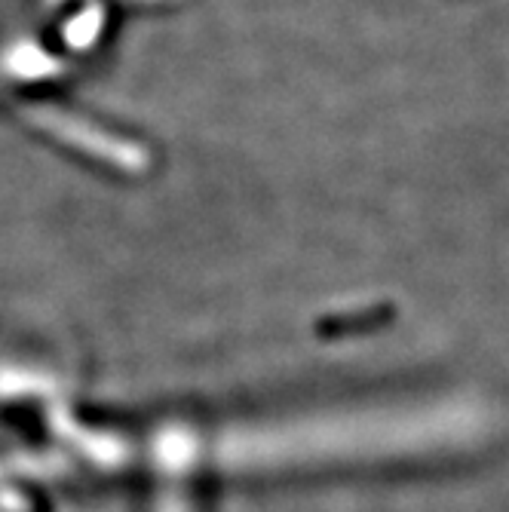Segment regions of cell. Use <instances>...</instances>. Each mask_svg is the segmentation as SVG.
I'll list each match as a JSON object with an SVG mask.
<instances>
[{"label":"cell","mask_w":509,"mask_h":512,"mask_svg":"<svg viewBox=\"0 0 509 512\" xmlns=\"http://www.w3.org/2000/svg\"><path fill=\"white\" fill-rule=\"evenodd\" d=\"M28 120L34 126H40L43 132H50L53 138H59V142H65L68 148H77L92 160L111 163L120 172H145V166H148L145 148H138V145L126 142V138H117L86 120H77L74 114H68L62 108L37 105L28 111Z\"/></svg>","instance_id":"1"},{"label":"cell","mask_w":509,"mask_h":512,"mask_svg":"<svg viewBox=\"0 0 509 512\" xmlns=\"http://www.w3.org/2000/svg\"><path fill=\"white\" fill-rule=\"evenodd\" d=\"M102 25H105V19H102V10H89L86 16H80L74 25H68V40H71V46H89L92 40L99 37V31H102Z\"/></svg>","instance_id":"2"},{"label":"cell","mask_w":509,"mask_h":512,"mask_svg":"<svg viewBox=\"0 0 509 512\" xmlns=\"http://www.w3.org/2000/svg\"><path fill=\"white\" fill-rule=\"evenodd\" d=\"M132 4H135V0H132ZM142 4H160V0H142Z\"/></svg>","instance_id":"3"}]
</instances>
